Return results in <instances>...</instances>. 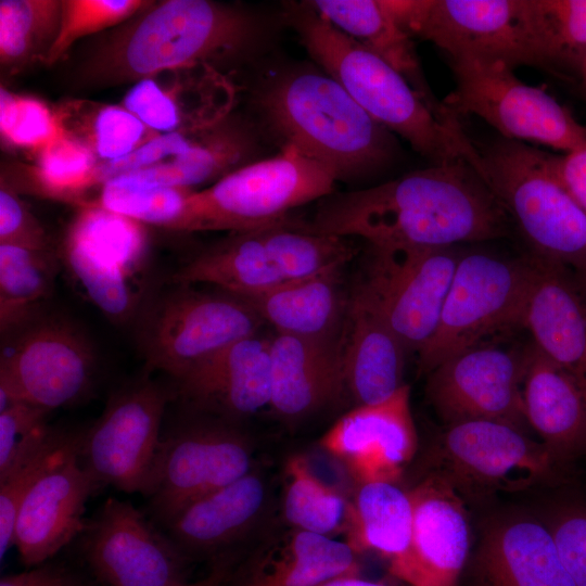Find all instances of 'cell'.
Instances as JSON below:
<instances>
[{"mask_svg":"<svg viewBox=\"0 0 586 586\" xmlns=\"http://www.w3.org/2000/svg\"><path fill=\"white\" fill-rule=\"evenodd\" d=\"M345 390L357 406L380 403L405 383V348L357 284L347 300L340 336Z\"/></svg>","mask_w":586,"mask_h":586,"instance_id":"484cf974","label":"cell"},{"mask_svg":"<svg viewBox=\"0 0 586 586\" xmlns=\"http://www.w3.org/2000/svg\"><path fill=\"white\" fill-rule=\"evenodd\" d=\"M145 254L142 224L92 204L80 207L62 249L68 270L86 295L115 322L129 319L139 305L137 279Z\"/></svg>","mask_w":586,"mask_h":586,"instance_id":"2e32d148","label":"cell"},{"mask_svg":"<svg viewBox=\"0 0 586 586\" xmlns=\"http://www.w3.org/2000/svg\"><path fill=\"white\" fill-rule=\"evenodd\" d=\"M355 550L345 542L295 530L279 548L256 559L231 584L204 586H319L343 575L358 574Z\"/></svg>","mask_w":586,"mask_h":586,"instance_id":"1f68e13d","label":"cell"},{"mask_svg":"<svg viewBox=\"0 0 586 586\" xmlns=\"http://www.w3.org/2000/svg\"><path fill=\"white\" fill-rule=\"evenodd\" d=\"M525 362L526 346H472L428 373V399L447 425L488 420L527 433L530 425L522 400Z\"/></svg>","mask_w":586,"mask_h":586,"instance_id":"e0dca14e","label":"cell"},{"mask_svg":"<svg viewBox=\"0 0 586 586\" xmlns=\"http://www.w3.org/2000/svg\"><path fill=\"white\" fill-rule=\"evenodd\" d=\"M62 1H0V63L16 73L35 62H47L56 39Z\"/></svg>","mask_w":586,"mask_h":586,"instance_id":"74e56055","label":"cell"},{"mask_svg":"<svg viewBox=\"0 0 586 586\" xmlns=\"http://www.w3.org/2000/svg\"><path fill=\"white\" fill-rule=\"evenodd\" d=\"M538 259L523 327L532 343L586 395V278Z\"/></svg>","mask_w":586,"mask_h":586,"instance_id":"603a6c76","label":"cell"},{"mask_svg":"<svg viewBox=\"0 0 586 586\" xmlns=\"http://www.w3.org/2000/svg\"><path fill=\"white\" fill-rule=\"evenodd\" d=\"M550 164L561 183L586 213V146L560 155L550 154Z\"/></svg>","mask_w":586,"mask_h":586,"instance_id":"681fc988","label":"cell"},{"mask_svg":"<svg viewBox=\"0 0 586 586\" xmlns=\"http://www.w3.org/2000/svg\"><path fill=\"white\" fill-rule=\"evenodd\" d=\"M340 269L286 281L243 301L280 334L339 341L348 300L341 289Z\"/></svg>","mask_w":586,"mask_h":586,"instance_id":"4dcf8cb0","label":"cell"},{"mask_svg":"<svg viewBox=\"0 0 586 586\" xmlns=\"http://www.w3.org/2000/svg\"><path fill=\"white\" fill-rule=\"evenodd\" d=\"M175 393L151 379L118 388L81 433L79 456L100 486L145 495L157 457L165 410Z\"/></svg>","mask_w":586,"mask_h":586,"instance_id":"9a60e30c","label":"cell"},{"mask_svg":"<svg viewBox=\"0 0 586 586\" xmlns=\"http://www.w3.org/2000/svg\"><path fill=\"white\" fill-rule=\"evenodd\" d=\"M536 257L461 251L437 328L418 353L420 372L499 333L524 328L527 300L538 272Z\"/></svg>","mask_w":586,"mask_h":586,"instance_id":"52a82bcc","label":"cell"},{"mask_svg":"<svg viewBox=\"0 0 586 586\" xmlns=\"http://www.w3.org/2000/svg\"><path fill=\"white\" fill-rule=\"evenodd\" d=\"M577 78L579 80L581 89L586 95V53H585L584 59L582 61V64H581V67H579L578 74H577Z\"/></svg>","mask_w":586,"mask_h":586,"instance_id":"f5cc1de1","label":"cell"},{"mask_svg":"<svg viewBox=\"0 0 586 586\" xmlns=\"http://www.w3.org/2000/svg\"><path fill=\"white\" fill-rule=\"evenodd\" d=\"M307 3L337 29L382 58L432 105L433 100L421 80L411 36L393 18L384 0H313Z\"/></svg>","mask_w":586,"mask_h":586,"instance_id":"e575fe53","label":"cell"},{"mask_svg":"<svg viewBox=\"0 0 586 586\" xmlns=\"http://www.w3.org/2000/svg\"><path fill=\"white\" fill-rule=\"evenodd\" d=\"M99 164L90 149L64 133L37 153L34 175L47 196L81 205L85 193L99 184Z\"/></svg>","mask_w":586,"mask_h":586,"instance_id":"b9f144b4","label":"cell"},{"mask_svg":"<svg viewBox=\"0 0 586 586\" xmlns=\"http://www.w3.org/2000/svg\"><path fill=\"white\" fill-rule=\"evenodd\" d=\"M320 446L359 484L396 483L418 446L409 386L380 403L356 406L326 432Z\"/></svg>","mask_w":586,"mask_h":586,"instance_id":"ffe728a7","label":"cell"},{"mask_svg":"<svg viewBox=\"0 0 586 586\" xmlns=\"http://www.w3.org/2000/svg\"><path fill=\"white\" fill-rule=\"evenodd\" d=\"M285 21L321 71L380 125L441 165L463 158L471 140L443 105L426 101L397 69L337 29L307 1L285 5Z\"/></svg>","mask_w":586,"mask_h":586,"instance_id":"3957f363","label":"cell"},{"mask_svg":"<svg viewBox=\"0 0 586 586\" xmlns=\"http://www.w3.org/2000/svg\"><path fill=\"white\" fill-rule=\"evenodd\" d=\"M431 461V474L446 481L464 501L537 485L561 466L542 442L488 420L447 425L433 446Z\"/></svg>","mask_w":586,"mask_h":586,"instance_id":"7c38bea8","label":"cell"},{"mask_svg":"<svg viewBox=\"0 0 586 586\" xmlns=\"http://www.w3.org/2000/svg\"><path fill=\"white\" fill-rule=\"evenodd\" d=\"M471 575L474 586H575L547 525L519 514L487 526Z\"/></svg>","mask_w":586,"mask_h":586,"instance_id":"cb8c5ba5","label":"cell"},{"mask_svg":"<svg viewBox=\"0 0 586 586\" xmlns=\"http://www.w3.org/2000/svg\"><path fill=\"white\" fill-rule=\"evenodd\" d=\"M0 131L8 143L37 153L64 135L55 109L3 87L0 91Z\"/></svg>","mask_w":586,"mask_h":586,"instance_id":"ee69618b","label":"cell"},{"mask_svg":"<svg viewBox=\"0 0 586 586\" xmlns=\"http://www.w3.org/2000/svg\"><path fill=\"white\" fill-rule=\"evenodd\" d=\"M256 105L282 146L296 148L337 179L380 169L395 154L392 132L322 71L278 75L258 91Z\"/></svg>","mask_w":586,"mask_h":586,"instance_id":"277c9868","label":"cell"},{"mask_svg":"<svg viewBox=\"0 0 586 586\" xmlns=\"http://www.w3.org/2000/svg\"><path fill=\"white\" fill-rule=\"evenodd\" d=\"M255 148L256 141L249 127L228 117L214 127L195 132L182 153L124 175L146 184L193 190V186L220 179L251 163L246 161Z\"/></svg>","mask_w":586,"mask_h":586,"instance_id":"d6a6232c","label":"cell"},{"mask_svg":"<svg viewBox=\"0 0 586 586\" xmlns=\"http://www.w3.org/2000/svg\"><path fill=\"white\" fill-rule=\"evenodd\" d=\"M510 219L464 158L328 198L305 229L369 244L456 246L505 237Z\"/></svg>","mask_w":586,"mask_h":586,"instance_id":"6da1fadb","label":"cell"},{"mask_svg":"<svg viewBox=\"0 0 586 586\" xmlns=\"http://www.w3.org/2000/svg\"><path fill=\"white\" fill-rule=\"evenodd\" d=\"M319 586H395L383 582H372L356 575H343L324 582ZM408 586V585H405Z\"/></svg>","mask_w":586,"mask_h":586,"instance_id":"816d5d0a","label":"cell"},{"mask_svg":"<svg viewBox=\"0 0 586 586\" xmlns=\"http://www.w3.org/2000/svg\"><path fill=\"white\" fill-rule=\"evenodd\" d=\"M74 433L53 430L41 448L4 479L0 480V558L13 546L20 505L34 483L65 448Z\"/></svg>","mask_w":586,"mask_h":586,"instance_id":"bcb514c9","label":"cell"},{"mask_svg":"<svg viewBox=\"0 0 586 586\" xmlns=\"http://www.w3.org/2000/svg\"><path fill=\"white\" fill-rule=\"evenodd\" d=\"M192 191L146 184L120 175L101 184L99 196L87 204L103 207L142 225L178 231Z\"/></svg>","mask_w":586,"mask_h":586,"instance_id":"60d3db41","label":"cell"},{"mask_svg":"<svg viewBox=\"0 0 586 586\" xmlns=\"http://www.w3.org/2000/svg\"><path fill=\"white\" fill-rule=\"evenodd\" d=\"M149 2L142 0H63L60 29L46 64L52 65L63 59L80 38L124 23Z\"/></svg>","mask_w":586,"mask_h":586,"instance_id":"7bdbcfd3","label":"cell"},{"mask_svg":"<svg viewBox=\"0 0 586 586\" xmlns=\"http://www.w3.org/2000/svg\"><path fill=\"white\" fill-rule=\"evenodd\" d=\"M266 485L254 470L182 510L165 534L186 557L214 558L239 544L265 507Z\"/></svg>","mask_w":586,"mask_h":586,"instance_id":"4316f807","label":"cell"},{"mask_svg":"<svg viewBox=\"0 0 586 586\" xmlns=\"http://www.w3.org/2000/svg\"><path fill=\"white\" fill-rule=\"evenodd\" d=\"M396 23L449 59L474 56L543 68L526 0H384Z\"/></svg>","mask_w":586,"mask_h":586,"instance_id":"9c48e42d","label":"cell"},{"mask_svg":"<svg viewBox=\"0 0 586 586\" xmlns=\"http://www.w3.org/2000/svg\"><path fill=\"white\" fill-rule=\"evenodd\" d=\"M449 60L456 86L442 103L456 117L476 115L501 138L563 153L586 146V126L545 90L520 80L504 62L474 56Z\"/></svg>","mask_w":586,"mask_h":586,"instance_id":"ba28073f","label":"cell"},{"mask_svg":"<svg viewBox=\"0 0 586 586\" xmlns=\"http://www.w3.org/2000/svg\"><path fill=\"white\" fill-rule=\"evenodd\" d=\"M575 586H586V502L555 508L543 521Z\"/></svg>","mask_w":586,"mask_h":586,"instance_id":"7dc6e473","label":"cell"},{"mask_svg":"<svg viewBox=\"0 0 586 586\" xmlns=\"http://www.w3.org/2000/svg\"><path fill=\"white\" fill-rule=\"evenodd\" d=\"M176 285L148 309L139 340L146 365L178 381L228 345L257 334L263 319L226 292Z\"/></svg>","mask_w":586,"mask_h":586,"instance_id":"30bf717a","label":"cell"},{"mask_svg":"<svg viewBox=\"0 0 586 586\" xmlns=\"http://www.w3.org/2000/svg\"><path fill=\"white\" fill-rule=\"evenodd\" d=\"M347 544L356 553L374 551L394 570L409 551L412 536V506L408 492L396 483L360 484L349 502Z\"/></svg>","mask_w":586,"mask_h":586,"instance_id":"836d02e7","label":"cell"},{"mask_svg":"<svg viewBox=\"0 0 586 586\" xmlns=\"http://www.w3.org/2000/svg\"><path fill=\"white\" fill-rule=\"evenodd\" d=\"M69 586H73L72 584H69Z\"/></svg>","mask_w":586,"mask_h":586,"instance_id":"11a10c76","label":"cell"},{"mask_svg":"<svg viewBox=\"0 0 586 586\" xmlns=\"http://www.w3.org/2000/svg\"><path fill=\"white\" fill-rule=\"evenodd\" d=\"M461 250L457 246L369 244L361 281L407 352L434 334Z\"/></svg>","mask_w":586,"mask_h":586,"instance_id":"4fadbf2b","label":"cell"},{"mask_svg":"<svg viewBox=\"0 0 586 586\" xmlns=\"http://www.w3.org/2000/svg\"><path fill=\"white\" fill-rule=\"evenodd\" d=\"M80 438L74 433L20 505L13 546L27 566L47 562L87 526L86 505L100 485L80 460Z\"/></svg>","mask_w":586,"mask_h":586,"instance_id":"d6986e66","label":"cell"},{"mask_svg":"<svg viewBox=\"0 0 586 586\" xmlns=\"http://www.w3.org/2000/svg\"><path fill=\"white\" fill-rule=\"evenodd\" d=\"M8 333L0 357V410L25 402L52 411L90 394L93 351L72 322L37 314Z\"/></svg>","mask_w":586,"mask_h":586,"instance_id":"8fae6325","label":"cell"},{"mask_svg":"<svg viewBox=\"0 0 586 586\" xmlns=\"http://www.w3.org/2000/svg\"><path fill=\"white\" fill-rule=\"evenodd\" d=\"M178 395L224 418L246 417L270 404V340L257 334L214 354L177 381Z\"/></svg>","mask_w":586,"mask_h":586,"instance_id":"d4e9b609","label":"cell"},{"mask_svg":"<svg viewBox=\"0 0 586 586\" xmlns=\"http://www.w3.org/2000/svg\"><path fill=\"white\" fill-rule=\"evenodd\" d=\"M64 573L53 566L40 564L34 569L1 578L0 586H69Z\"/></svg>","mask_w":586,"mask_h":586,"instance_id":"f907efd6","label":"cell"},{"mask_svg":"<svg viewBox=\"0 0 586 586\" xmlns=\"http://www.w3.org/2000/svg\"><path fill=\"white\" fill-rule=\"evenodd\" d=\"M247 437L226 422H183L162 433L145 493L154 522L167 526L202 497L251 472Z\"/></svg>","mask_w":586,"mask_h":586,"instance_id":"5bb4252c","label":"cell"},{"mask_svg":"<svg viewBox=\"0 0 586 586\" xmlns=\"http://www.w3.org/2000/svg\"><path fill=\"white\" fill-rule=\"evenodd\" d=\"M542 260L586 278V213L555 174L550 154L505 138L466 155Z\"/></svg>","mask_w":586,"mask_h":586,"instance_id":"5b68a950","label":"cell"},{"mask_svg":"<svg viewBox=\"0 0 586 586\" xmlns=\"http://www.w3.org/2000/svg\"><path fill=\"white\" fill-rule=\"evenodd\" d=\"M544 69L577 77L586 53V0H526Z\"/></svg>","mask_w":586,"mask_h":586,"instance_id":"f35d334b","label":"cell"},{"mask_svg":"<svg viewBox=\"0 0 586 586\" xmlns=\"http://www.w3.org/2000/svg\"><path fill=\"white\" fill-rule=\"evenodd\" d=\"M237 93L224 71L200 64L165 69L137 81L123 105L157 133L190 132L230 117Z\"/></svg>","mask_w":586,"mask_h":586,"instance_id":"7402d4cb","label":"cell"},{"mask_svg":"<svg viewBox=\"0 0 586 586\" xmlns=\"http://www.w3.org/2000/svg\"><path fill=\"white\" fill-rule=\"evenodd\" d=\"M336 176L292 145L194 190L178 231L241 232L285 221L292 209L331 194Z\"/></svg>","mask_w":586,"mask_h":586,"instance_id":"8992f818","label":"cell"},{"mask_svg":"<svg viewBox=\"0 0 586 586\" xmlns=\"http://www.w3.org/2000/svg\"><path fill=\"white\" fill-rule=\"evenodd\" d=\"M183 586H204V583L201 582V583H196V584H184Z\"/></svg>","mask_w":586,"mask_h":586,"instance_id":"db71d44e","label":"cell"},{"mask_svg":"<svg viewBox=\"0 0 586 586\" xmlns=\"http://www.w3.org/2000/svg\"><path fill=\"white\" fill-rule=\"evenodd\" d=\"M269 407L280 417L298 419L345 390L340 340L318 341L278 333L270 340Z\"/></svg>","mask_w":586,"mask_h":586,"instance_id":"83f0119b","label":"cell"},{"mask_svg":"<svg viewBox=\"0 0 586 586\" xmlns=\"http://www.w3.org/2000/svg\"><path fill=\"white\" fill-rule=\"evenodd\" d=\"M59 269L52 250L0 245V327L2 334L38 313L51 294Z\"/></svg>","mask_w":586,"mask_h":586,"instance_id":"8d00e7d4","label":"cell"},{"mask_svg":"<svg viewBox=\"0 0 586 586\" xmlns=\"http://www.w3.org/2000/svg\"><path fill=\"white\" fill-rule=\"evenodd\" d=\"M0 245L52 250L39 220L3 179L0 188Z\"/></svg>","mask_w":586,"mask_h":586,"instance_id":"c3c4849f","label":"cell"},{"mask_svg":"<svg viewBox=\"0 0 586 586\" xmlns=\"http://www.w3.org/2000/svg\"><path fill=\"white\" fill-rule=\"evenodd\" d=\"M80 537L85 559L104 586L187 584V558L129 501L107 498Z\"/></svg>","mask_w":586,"mask_h":586,"instance_id":"ac0fdd59","label":"cell"},{"mask_svg":"<svg viewBox=\"0 0 586 586\" xmlns=\"http://www.w3.org/2000/svg\"><path fill=\"white\" fill-rule=\"evenodd\" d=\"M55 111L64 133L103 162L123 158L157 135L124 105L71 101Z\"/></svg>","mask_w":586,"mask_h":586,"instance_id":"d590c367","label":"cell"},{"mask_svg":"<svg viewBox=\"0 0 586 586\" xmlns=\"http://www.w3.org/2000/svg\"><path fill=\"white\" fill-rule=\"evenodd\" d=\"M284 476L283 513L295 530L330 537L346 527L349 502L316 476L304 457H291Z\"/></svg>","mask_w":586,"mask_h":586,"instance_id":"ab89813d","label":"cell"},{"mask_svg":"<svg viewBox=\"0 0 586 586\" xmlns=\"http://www.w3.org/2000/svg\"><path fill=\"white\" fill-rule=\"evenodd\" d=\"M263 23L239 5L211 0L149 2L95 41L78 66L80 82H137L158 72L200 64L222 71L257 46Z\"/></svg>","mask_w":586,"mask_h":586,"instance_id":"7a4b0ae2","label":"cell"},{"mask_svg":"<svg viewBox=\"0 0 586 586\" xmlns=\"http://www.w3.org/2000/svg\"><path fill=\"white\" fill-rule=\"evenodd\" d=\"M50 412L25 402L0 410V480L33 457L52 434Z\"/></svg>","mask_w":586,"mask_h":586,"instance_id":"f6af8a7d","label":"cell"},{"mask_svg":"<svg viewBox=\"0 0 586 586\" xmlns=\"http://www.w3.org/2000/svg\"><path fill=\"white\" fill-rule=\"evenodd\" d=\"M175 284L205 283L249 298L285 281L271 239V226L232 232L202 251L173 275Z\"/></svg>","mask_w":586,"mask_h":586,"instance_id":"f546056e","label":"cell"},{"mask_svg":"<svg viewBox=\"0 0 586 586\" xmlns=\"http://www.w3.org/2000/svg\"><path fill=\"white\" fill-rule=\"evenodd\" d=\"M408 494L412 506L411 544L391 575L408 586H457L470 550L466 501L434 474Z\"/></svg>","mask_w":586,"mask_h":586,"instance_id":"44dd1931","label":"cell"},{"mask_svg":"<svg viewBox=\"0 0 586 586\" xmlns=\"http://www.w3.org/2000/svg\"><path fill=\"white\" fill-rule=\"evenodd\" d=\"M526 421L560 463L586 456V395L533 343L522 382Z\"/></svg>","mask_w":586,"mask_h":586,"instance_id":"f1b7e54d","label":"cell"}]
</instances>
